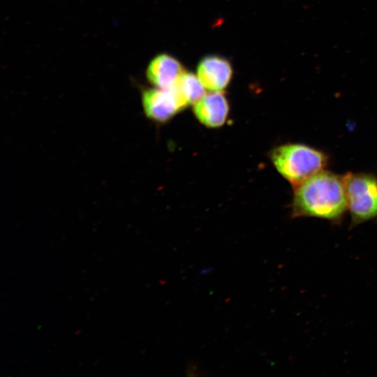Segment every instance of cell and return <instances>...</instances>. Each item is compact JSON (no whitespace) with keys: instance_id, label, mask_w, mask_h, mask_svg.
I'll list each match as a JSON object with an SVG mask.
<instances>
[{"instance_id":"6da1fadb","label":"cell","mask_w":377,"mask_h":377,"mask_svg":"<svg viewBox=\"0 0 377 377\" xmlns=\"http://www.w3.org/2000/svg\"><path fill=\"white\" fill-rule=\"evenodd\" d=\"M347 208L343 177L324 170L295 188L293 216L334 220Z\"/></svg>"},{"instance_id":"7a4b0ae2","label":"cell","mask_w":377,"mask_h":377,"mask_svg":"<svg viewBox=\"0 0 377 377\" xmlns=\"http://www.w3.org/2000/svg\"><path fill=\"white\" fill-rule=\"evenodd\" d=\"M271 160L276 170L295 188L323 170L327 158L307 145L286 144L272 151Z\"/></svg>"},{"instance_id":"3957f363","label":"cell","mask_w":377,"mask_h":377,"mask_svg":"<svg viewBox=\"0 0 377 377\" xmlns=\"http://www.w3.org/2000/svg\"><path fill=\"white\" fill-rule=\"evenodd\" d=\"M347 208L355 224L377 216V180L367 173L348 172L343 177Z\"/></svg>"},{"instance_id":"277c9868","label":"cell","mask_w":377,"mask_h":377,"mask_svg":"<svg viewBox=\"0 0 377 377\" xmlns=\"http://www.w3.org/2000/svg\"><path fill=\"white\" fill-rule=\"evenodd\" d=\"M145 114L151 119L163 122L186 108L174 85L168 88H151L142 96Z\"/></svg>"},{"instance_id":"5b68a950","label":"cell","mask_w":377,"mask_h":377,"mask_svg":"<svg viewBox=\"0 0 377 377\" xmlns=\"http://www.w3.org/2000/svg\"><path fill=\"white\" fill-rule=\"evenodd\" d=\"M197 75L205 89L221 91L229 84L232 68L228 60L217 55L202 58L197 66Z\"/></svg>"},{"instance_id":"8992f818","label":"cell","mask_w":377,"mask_h":377,"mask_svg":"<svg viewBox=\"0 0 377 377\" xmlns=\"http://www.w3.org/2000/svg\"><path fill=\"white\" fill-rule=\"evenodd\" d=\"M194 113L203 125L211 128L220 127L228 116V101L221 91H212L194 105Z\"/></svg>"},{"instance_id":"52a82bcc","label":"cell","mask_w":377,"mask_h":377,"mask_svg":"<svg viewBox=\"0 0 377 377\" xmlns=\"http://www.w3.org/2000/svg\"><path fill=\"white\" fill-rule=\"evenodd\" d=\"M184 71L177 59L168 54H160L151 61L146 75L156 87L168 88L177 82Z\"/></svg>"},{"instance_id":"ba28073f","label":"cell","mask_w":377,"mask_h":377,"mask_svg":"<svg viewBox=\"0 0 377 377\" xmlns=\"http://www.w3.org/2000/svg\"><path fill=\"white\" fill-rule=\"evenodd\" d=\"M174 87L186 107L195 105L206 94L198 75L191 72L184 71Z\"/></svg>"}]
</instances>
